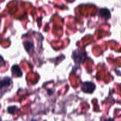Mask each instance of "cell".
Listing matches in <instances>:
<instances>
[{
    "label": "cell",
    "instance_id": "cell-1",
    "mask_svg": "<svg viewBox=\"0 0 121 121\" xmlns=\"http://www.w3.org/2000/svg\"><path fill=\"white\" fill-rule=\"evenodd\" d=\"M96 88V86L91 82H85L82 84L81 90L86 93H92Z\"/></svg>",
    "mask_w": 121,
    "mask_h": 121
},
{
    "label": "cell",
    "instance_id": "cell-2",
    "mask_svg": "<svg viewBox=\"0 0 121 121\" xmlns=\"http://www.w3.org/2000/svg\"><path fill=\"white\" fill-rule=\"evenodd\" d=\"M11 71H12L13 75L16 77H20L23 75V73H22L20 68L17 65H14L11 68Z\"/></svg>",
    "mask_w": 121,
    "mask_h": 121
},
{
    "label": "cell",
    "instance_id": "cell-3",
    "mask_svg": "<svg viewBox=\"0 0 121 121\" xmlns=\"http://www.w3.org/2000/svg\"><path fill=\"white\" fill-rule=\"evenodd\" d=\"M11 80L10 78L5 77L0 80V89L3 88H7L11 85Z\"/></svg>",
    "mask_w": 121,
    "mask_h": 121
},
{
    "label": "cell",
    "instance_id": "cell-4",
    "mask_svg": "<svg viewBox=\"0 0 121 121\" xmlns=\"http://www.w3.org/2000/svg\"><path fill=\"white\" fill-rule=\"evenodd\" d=\"M99 15L102 18L108 19L110 17V13L107 9H102L100 10Z\"/></svg>",
    "mask_w": 121,
    "mask_h": 121
},
{
    "label": "cell",
    "instance_id": "cell-5",
    "mask_svg": "<svg viewBox=\"0 0 121 121\" xmlns=\"http://www.w3.org/2000/svg\"><path fill=\"white\" fill-rule=\"evenodd\" d=\"M73 58H74L75 62H78V63H80L83 59V56L81 54V52L77 53V52H75L73 54Z\"/></svg>",
    "mask_w": 121,
    "mask_h": 121
},
{
    "label": "cell",
    "instance_id": "cell-6",
    "mask_svg": "<svg viewBox=\"0 0 121 121\" xmlns=\"http://www.w3.org/2000/svg\"><path fill=\"white\" fill-rule=\"evenodd\" d=\"M26 49L30 53L31 51H33V44L30 42H26L24 43Z\"/></svg>",
    "mask_w": 121,
    "mask_h": 121
},
{
    "label": "cell",
    "instance_id": "cell-7",
    "mask_svg": "<svg viewBox=\"0 0 121 121\" xmlns=\"http://www.w3.org/2000/svg\"><path fill=\"white\" fill-rule=\"evenodd\" d=\"M16 110H17V107L16 106H11L8 108V112L11 114L14 113Z\"/></svg>",
    "mask_w": 121,
    "mask_h": 121
},
{
    "label": "cell",
    "instance_id": "cell-8",
    "mask_svg": "<svg viewBox=\"0 0 121 121\" xmlns=\"http://www.w3.org/2000/svg\"><path fill=\"white\" fill-rule=\"evenodd\" d=\"M4 62V60H3V58L0 56V67H1V65H2V62Z\"/></svg>",
    "mask_w": 121,
    "mask_h": 121
},
{
    "label": "cell",
    "instance_id": "cell-9",
    "mask_svg": "<svg viewBox=\"0 0 121 121\" xmlns=\"http://www.w3.org/2000/svg\"><path fill=\"white\" fill-rule=\"evenodd\" d=\"M104 121H114L113 119H108L105 120Z\"/></svg>",
    "mask_w": 121,
    "mask_h": 121
},
{
    "label": "cell",
    "instance_id": "cell-10",
    "mask_svg": "<svg viewBox=\"0 0 121 121\" xmlns=\"http://www.w3.org/2000/svg\"><path fill=\"white\" fill-rule=\"evenodd\" d=\"M0 121H1V119H0Z\"/></svg>",
    "mask_w": 121,
    "mask_h": 121
}]
</instances>
